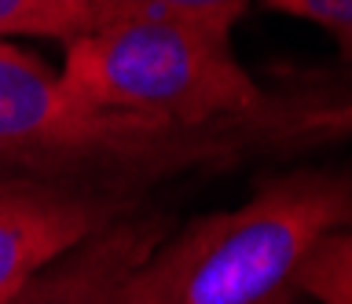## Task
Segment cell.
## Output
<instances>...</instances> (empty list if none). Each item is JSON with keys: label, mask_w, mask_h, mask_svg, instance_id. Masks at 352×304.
I'll list each match as a JSON object with an SVG mask.
<instances>
[{"label": "cell", "mask_w": 352, "mask_h": 304, "mask_svg": "<svg viewBox=\"0 0 352 304\" xmlns=\"http://www.w3.org/2000/svg\"><path fill=\"white\" fill-rule=\"evenodd\" d=\"M352 227V169H294L250 202L209 213L140 264L125 304H297V268Z\"/></svg>", "instance_id": "1"}, {"label": "cell", "mask_w": 352, "mask_h": 304, "mask_svg": "<svg viewBox=\"0 0 352 304\" xmlns=\"http://www.w3.org/2000/svg\"><path fill=\"white\" fill-rule=\"evenodd\" d=\"M235 125L184 128L81 100L41 59L0 40V176L162 172L231 154Z\"/></svg>", "instance_id": "2"}, {"label": "cell", "mask_w": 352, "mask_h": 304, "mask_svg": "<svg viewBox=\"0 0 352 304\" xmlns=\"http://www.w3.org/2000/svg\"><path fill=\"white\" fill-rule=\"evenodd\" d=\"M63 84L81 100L184 128L231 125L264 106L231 51V30L198 23H121L66 45Z\"/></svg>", "instance_id": "3"}, {"label": "cell", "mask_w": 352, "mask_h": 304, "mask_svg": "<svg viewBox=\"0 0 352 304\" xmlns=\"http://www.w3.org/2000/svg\"><path fill=\"white\" fill-rule=\"evenodd\" d=\"M129 213V198L70 180L0 176V304L44 264Z\"/></svg>", "instance_id": "4"}, {"label": "cell", "mask_w": 352, "mask_h": 304, "mask_svg": "<svg viewBox=\"0 0 352 304\" xmlns=\"http://www.w3.org/2000/svg\"><path fill=\"white\" fill-rule=\"evenodd\" d=\"M169 238L165 216H118L44 264L11 304H125L140 264Z\"/></svg>", "instance_id": "5"}, {"label": "cell", "mask_w": 352, "mask_h": 304, "mask_svg": "<svg viewBox=\"0 0 352 304\" xmlns=\"http://www.w3.org/2000/svg\"><path fill=\"white\" fill-rule=\"evenodd\" d=\"M250 0H88L92 34L121 23H198L231 30Z\"/></svg>", "instance_id": "6"}, {"label": "cell", "mask_w": 352, "mask_h": 304, "mask_svg": "<svg viewBox=\"0 0 352 304\" xmlns=\"http://www.w3.org/2000/svg\"><path fill=\"white\" fill-rule=\"evenodd\" d=\"M92 34L88 0H0V37H55L63 45Z\"/></svg>", "instance_id": "7"}, {"label": "cell", "mask_w": 352, "mask_h": 304, "mask_svg": "<svg viewBox=\"0 0 352 304\" xmlns=\"http://www.w3.org/2000/svg\"><path fill=\"white\" fill-rule=\"evenodd\" d=\"M297 297L316 304H352V227L330 231L297 268Z\"/></svg>", "instance_id": "8"}, {"label": "cell", "mask_w": 352, "mask_h": 304, "mask_svg": "<svg viewBox=\"0 0 352 304\" xmlns=\"http://www.w3.org/2000/svg\"><path fill=\"white\" fill-rule=\"evenodd\" d=\"M275 12H286L305 23H316L330 30L341 45L352 51V0H264Z\"/></svg>", "instance_id": "9"}, {"label": "cell", "mask_w": 352, "mask_h": 304, "mask_svg": "<svg viewBox=\"0 0 352 304\" xmlns=\"http://www.w3.org/2000/svg\"><path fill=\"white\" fill-rule=\"evenodd\" d=\"M297 132L308 136H352V103H334V106H316L294 121Z\"/></svg>", "instance_id": "10"}]
</instances>
